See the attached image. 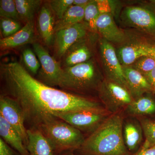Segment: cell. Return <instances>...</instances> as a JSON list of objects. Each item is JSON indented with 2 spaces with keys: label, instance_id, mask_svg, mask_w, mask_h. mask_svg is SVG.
<instances>
[{
  "label": "cell",
  "instance_id": "83f0119b",
  "mask_svg": "<svg viewBox=\"0 0 155 155\" xmlns=\"http://www.w3.org/2000/svg\"><path fill=\"white\" fill-rule=\"evenodd\" d=\"M0 16L1 18L19 19L15 2L13 0L0 1Z\"/></svg>",
  "mask_w": 155,
  "mask_h": 155
},
{
  "label": "cell",
  "instance_id": "7c38bea8",
  "mask_svg": "<svg viewBox=\"0 0 155 155\" xmlns=\"http://www.w3.org/2000/svg\"><path fill=\"white\" fill-rule=\"evenodd\" d=\"M88 28L84 22L68 26L55 33L56 54L59 58L65 55L71 46L87 35Z\"/></svg>",
  "mask_w": 155,
  "mask_h": 155
},
{
  "label": "cell",
  "instance_id": "8d00e7d4",
  "mask_svg": "<svg viewBox=\"0 0 155 155\" xmlns=\"http://www.w3.org/2000/svg\"><path fill=\"white\" fill-rule=\"evenodd\" d=\"M150 2L155 6V0H151Z\"/></svg>",
  "mask_w": 155,
  "mask_h": 155
},
{
  "label": "cell",
  "instance_id": "d590c367",
  "mask_svg": "<svg viewBox=\"0 0 155 155\" xmlns=\"http://www.w3.org/2000/svg\"><path fill=\"white\" fill-rule=\"evenodd\" d=\"M61 155H76L73 152H71L65 153Z\"/></svg>",
  "mask_w": 155,
  "mask_h": 155
},
{
  "label": "cell",
  "instance_id": "e0dca14e",
  "mask_svg": "<svg viewBox=\"0 0 155 155\" xmlns=\"http://www.w3.org/2000/svg\"><path fill=\"white\" fill-rule=\"evenodd\" d=\"M38 30L45 44L51 45L54 36V22L53 11L50 6L44 5L40 11L38 17Z\"/></svg>",
  "mask_w": 155,
  "mask_h": 155
},
{
  "label": "cell",
  "instance_id": "4fadbf2b",
  "mask_svg": "<svg viewBox=\"0 0 155 155\" xmlns=\"http://www.w3.org/2000/svg\"><path fill=\"white\" fill-rule=\"evenodd\" d=\"M98 33L111 43L121 44L126 38V32L116 25L112 13L101 14L97 19Z\"/></svg>",
  "mask_w": 155,
  "mask_h": 155
},
{
  "label": "cell",
  "instance_id": "836d02e7",
  "mask_svg": "<svg viewBox=\"0 0 155 155\" xmlns=\"http://www.w3.org/2000/svg\"><path fill=\"white\" fill-rule=\"evenodd\" d=\"M131 155H155V146L149 148L141 147L139 150Z\"/></svg>",
  "mask_w": 155,
  "mask_h": 155
},
{
  "label": "cell",
  "instance_id": "7402d4cb",
  "mask_svg": "<svg viewBox=\"0 0 155 155\" xmlns=\"http://www.w3.org/2000/svg\"><path fill=\"white\" fill-rule=\"evenodd\" d=\"M85 7L72 5L64 14L62 19L56 22L54 27L55 33L68 26L81 22L84 18Z\"/></svg>",
  "mask_w": 155,
  "mask_h": 155
},
{
  "label": "cell",
  "instance_id": "3957f363",
  "mask_svg": "<svg viewBox=\"0 0 155 155\" xmlns=\"http://www.w3.org/2000/svg\"><path fill=\"white\" fill-rule=\"evenodd\" d=\"M38 130L49 142L56 155L78 150L85 140L81 131L58 118L46 122Z\"/></svg>",
  "mask_w": 155,
  "mask_h": 155
},
{
  "label": "cell",
  "instance_id": "30bf717a",
  "mask_svg": "<svg viewBox=\"0 0 155 155\" xmlns=\"http://www.w3.org/2000/svg\"><path fill=\"white\" fill-rule=\"evenodd\" d=\"M100 55L106 78L120 84L127 88L123 67L116 54L113 44L104 38L99 39Z\"/></svg>",
  "mask_w": 155,
  "mask_h": 155
},
{
  "label": "cell",
  "instance_id": "ba28073f",
  "mask_svg": "<svg viewBox=\"0 0 155 155\" xmlns=\"http://www.w3.org/2000/svg\"><path fill=\"white\" fill-rule=\"evenodd\" d=\"M98 90L102 101L112 114L127 107L134 99L126 87L107 78L102 81Z\"/></svg>",
  "mask_w": 155,
  "mask_h": 155
},
{
  "label": "cell",
  "instance_id": "277c9868",
  "mask_svg": "<svg viewBox=\"0 0 155 155\" xmlns=\"http://www.w3.org/2000/svg\"><path fill=\"white\" fill-rule=\"evenodd\" d=\"M104 79L93 59L63 69L59 87L64 91L85 92L98 89Z\"/></svg>",
  "mask_w": 155,
  "mask_h": 155
},
{
  "label": "cell",
  "instance_id": "d6986e66",
  "mask_svg": "<svg viewBox=\"0 0 155 155\" xmlns=\"http://www.w3.org/2000/svg\"><path fill=\"white\" fill-rule=\"evenodd\" d=\"M0 136L6 143L21 155H30L22 137L14 128L0 116Z\"/></svg>",
  "mask_w": 155,
  "mask_h": 155
},
{
  "label": "cell",
  "instance_id": "2e32d148",
  "mask_svg": "<svg viewBox=\"0 0 155 155\" xmlns=\"http://www.w3.org/2000/svg\"><path fill=\"white\" fill-rule=\"evenodd\" d=\"M35 34L33 21L26 22L20 30L13 35L0 40L1 50L15 48L31 42Z\"/></svg>",
  "mask_w": 155,
  "mask_h": 155
},
{
  "label": "cell",
  "instance_id": "ac0fdd59",
  "mask_svg": "<svg viewBox=\"0 0 155 155\" xmlns=\"http://www.w3.org/2000/svg\"><path fill=\"white\" fill-rule=\"evenodd\" d=\"M26 148L30 155H56L49 142L40 130L28 129Z\"/></svg>",
  "mask_w": 155,
  "mask_h": 155
},
{
  "label": "cell",
  "instance_id": "4316f807",
  "mask_svg": "<svg viewBox=\"0 0 155 155\" xmlns=\"http://www.w3.org/2000/svg\"><path fill=\"white\" fill-rule=\"evenodd\" d=\"M130 66L144 75L154 68L155 58L152 56H143L137 59Z\"/></svg>",
  "mask_w": 155,
  "mask_h": 155
},
{
  "label": "cell",
  "instance_id": "f546056e",
  "mask_svg": "<svg viewBox=\"0 0 155 155\" xmlns=\"http://www.w3.org/2000/svg\"><path fill=\"white\" fill-rule=\"evenodd\" d=\"M74 0H53L50 1V7L58 19H61L68 9L73 5Z\"/></svg>",
  "mask_w": 155,
  "mask_h": 155
},
{
  "label": "cell",
  "instance_id": "484cf974",
  "mask_svg": "<svg viewBox=\"0 0 155 155\" xmlns=\"http://www.w3.org/2000/svg\"><path fill=\"white\" fill-rule=\"evenodd\" d=\"M0 25L2 38L13 35L22 28L17 20L10 18H1Z\"/></svg>",
  "mask_w": 155,
  "mask_h": 155
},
{
  "label": "cell",
  "instance_id": "d4e9b609",
  "mask_svg": "<svg viewBox=\"0 0 155 155\" xmlns=\"http://www.w3.org/2000/svg\"><path fill=\"white\" fill-rule=\"evenodd\" d=\"M140 122L145 137V141L141 147L149 148L155 146V120L142 119Z\"/></svg>",
  "mask_w": 155,
  "mask_h": 155
},
{
  "label": "cell",
  "instance_id": "5b68a950",
  "mask_svg": "<svg viewBox=\"0 0 155 155\" xmlns=\"http://www.w3.org/2000/svg\"><path fill=\"white\" fill-rule=\"evenodd\" d=\"M122 25L155 41V6L151 3L125 6L120 13Z\"/></svg>",
  "mask_w": 155,
  "mask_h": 155
},
{
  "label": "cell",
  "instance_id": "44dd1931",
  "mask_svg": "<svg viewBox=\"0 0 155 155\" xmlns=\"http://www.w3.org/2000/svg\"><path fill=\"white\" fill-rule=\"evenodd\" d=\"M128 114L135 116L151 115L155 113V101L149 96H142L133 99L127 107Z\"/></svg>",
  "mask_w": 155,
  "mask_h": 155
},
{
  "label": "cell",
  "instance_id": "8992f818",
  "mask_svg": "<svg viewBox=\"0 0 155 155\" xmlns=\"http://www.w3.org/2000/svg\"><path fill=\"white\" fill-rule=\"evenodd\" d=\"M126 32V38L116 50L122 67L131 66L139 58L145 56L155 58V41L141 34Z\"/></svg>",
  "mask_w": 155,
  "mask_h": 155
},
{
  "label": "cell",
  "instance_id": "6da1fadb",
  "mask_svg": "<svg viewBox=\"0 0 155 155\" xmlns=\"http://www.w3.org/2000/svg\"><path fill=\"white\" fill-rule=\"evenodd\" d=\"M3 93L14 99L23 113L25 127L38 129L56 114L102 108L96 101L46 85L20 63L1 64Z\"/></svg>",
  "mask_w": 155,
  "mask_h": 155
},
{
  "label": "cell",
  "instance_id": "603a6c76",
  "mask_svg": "<svg viewBox=\"0 0 155 155\" xmlns=\"http://www.w3.org/2000/svg\"><path fill=\"white\" fill-rule=\"evenodd\" d=\"M19 19L26 22L33 21L36 11L41 5L40 0H15Z\"/></svg>",
  "mask_w": 155,
  "mask_h": 155
},
{
  "label": "cell",
  "instance_id": "9c48e42d",
  "mask_svg": "<svg viewBox=\"0 0 155 155\" xmlns=\"http://www.w3.org/2000/svg\"><path fill=\"white\" fill-rule=\"evenodd\" d=\"M33 48L41 65L38 80L51 87L59 86L63 74L60 64L40 44L34 43Z\"/></svg>",
  "mask_w": 155,
  "mask_h": 155
},
{
  "label": "cell",
  "instance_id": "ffe728a7",
  "mask_svg": "<svg viewBox=\"0 0 155 155\" xmlns=\"http://www.w3.org/2000/svg\"><path fill=\"white\" fill-rule=\"evenodd\" d=\"M143 130L141 125L135 121H128L123 127L124 143L129 151L135 152L141 143L143 138Z\"/></svg>",
  "mask_w": 155,
  "mask_h": 155
},
{
  "label": "cell",
  "instance_id": "7a4b0ae2",
  "mask_svg": "<svg viewBox=\"0 0 155 155\" xmlns=\"http://www.w3.org/2000/svg\"><path fill=\"white\" fill-rule=\"evenodd\" d=\"M123 117L110 115L78 149L85 155H129L123 138Z\"/></svg>",
  "mask_w": 155,
  "mask_h": 155
},
{
  "label": "cell",
  "instance_id": "f1b7e54d",
  "mask_svg": "<svg viewBox=\"0 0 155 155\" xmlns=\"http://www.w3.org/2000/svg\"><path fill=\"white\" fill-rule=\"evenodd\" d=\"M23 62L28 70L33 74H37L41 67L36 54L30 48H26L22 52Z\"/></svg>",
  "mask_w": 155,
  "mask_h": 155
},
{
  "label": "cell",
  "instance_id": "d6a6232c",
  "mask_svg": "<svg viewBox=\"0 0 155 155\" xmlns=\"http://www.w3.org/2000/svg\"><path fill=\"white\" fill-rule=\"evenodd\" d=\"M144 76L151 87L153 92L155 93V67L151 72L144 75Z\"/></svg>",
  "mask_w": 155,
  "mask_h": 155
},
{
  "label": "cell",
  "instance_id": "4dcf8cb0",
  "mask_svg": "<svg viewBox=\"0 0 155 155\" xmlns=\"http://www.w3.org/2000/svg\"><path fill=\"white\" fill-rule=\"evenodd\" d=\"M0 155H21L0 137Z\"/></svg>",
  "mask_w": 155,
  "mask_h": 155
},
{
  "label": "cell",
  "instance_id": "9a60e30c",
  "mask_svg": "<svg viewBox=\"0 0 155 155\" xmlns=\"http://www.w3.org/2000/svg\"><path fill=\"white\" fill-rule=\"evenodd\" d=\"M86 36L73 45L65 54L67 67L84 63L91 59L93 55L91 43Z\"/></svg>",
  "mask_w": 155,
  "mask_h": 155
},
{
  "label": "cell",
  "instance_id": "8fae6325",
  "mask_svg": "<svg viewBox=\"0 0 155 155\" xmlns=\"http://www.w3.org/2000/svg\"><path fill=\"white\" fill-rule=\"evenodd\" d=\"M0 116L18 132L26 147L28 136L22 110L14 99L3 94L0 96Z\"/></svg>",
  "mask_w": 155,
  "mask_h": 155
},
{
  "label": "cell",
  "instance_id": "1f68e13d",
  "mask_svg": "<svg viewBox=\"0 0 155 155\" xmlns=\"http://www.w3.org/2000/svg\"><path fill=\"white\" fill-rule=\"evenodd\" d=\"M98 8L100 14L103 13H112L110 1H97Z\"/></svg>",
  "mask_w": 155,
  "mask_h": 155
},
{
  "label": "cell",
  "instance_id": "5bb4252c",
  "mask_svg": "<svg viewBox=\"0 0 155 155\" xmlns=\"http://www.w3.org/2000/svg\"><path fill=\"white\" fill-rule=\"evenodd\" d=\"M127 87L134 99L147 93L153 92L151 87L145 77L131 66L123 67Z\"/></svg>",
  "mask_w": 155,
  "mask_h": 155
},
{
  "label": "cell",
  "instance_id": "e575fe53",
  "mask_svg": "<svg viewBox=\"0 0 155 155\" xmlns=\"http://www.w3.org/2000/svg\"><path fill=\"white\" fill-rule=\"evenodd\" d=\"M89 0H74L73 5L81 6V7H86L90 2Z\"/></svg>",
  "mask_w": 155,
  "mask_h": 155
},
{
  "label": "cell",
  "instance_id": "cb8c5ba5",
  "mask_svg": "<svg viewBox=\"0 0 155 155\" xmlns=\"http://www.w3.org/2000/svg\"><path fill=\"white\" fill-rule=\"evenodd\" d=\"M100 14L97 1H91L85 7L84 23L86 25L89 31L98 33L96 27L97 19Z\"/></svg>",
  "mask_w": 155,
  "mask_h": 155
},
{
  "label": "cell",
  "instance_id": "52a82bcc",
  "mask_svg": "<svg viewBox=\"0 0 155 155\" xmlns=\"http://www.w3.org/2000/svg\"><path fill=\"white\" fill-rule=\"evenodd\" d=\"M110 116L103 108L82 110L56 114L55 116L81 132L92 133Z\"/></svg>",
  "mask_w": 155,
  "mask_h": 155
}]
</instances>
